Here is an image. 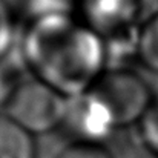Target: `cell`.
<instances>
[{
  "mask_svg": "<svg viewBox=\"0 0 158 158\" xmlns=\"http://www.w3.org/2000/svg\"><path fill=\"white\" fill-rule=\"evenodd\" d=\"M20 52L32 77L66 98L88 91L106 71L103 40L71 12L28 20Z\"/></svg>",
  "mask_w": 158,
  "mask_h": 158,
  "instance_id": "cell-1",
  "label": "cell"
},
{
  "mask_svg": "<svg viewBox=\"0 0 158 158\" xmlns=\"http://www.w3.org/2000/svg\"><path fill=\"white\" fill-rule=\"evenodd\" d=\"M88 92L114 131L138 124L151 102V88L132 69H106Z\"/></svg>",
  "mask_w": 158,
  "mask_h": 158,
  "instance_id": "cell-2",
  "label": "cell"
},
{
  "mask_svg": "<svg viewBox=\"0 0 158 158\" xmlns=\"http://www.w3.org/2000/svg\"><path fill=\"white\" fill-rule=\"evenodd\" d=\"M66 105L64 95L45 81L29 77L20 80L2 115L35 138L61 127Z\"/></svg>",
  "mask_w": 158,
  "mask_h": 158,
  "instance_id": "cell-3",
  "label": "cell"
},
{
  "mask_svg": "<svg viewBox=\"0 0 158 158\" xmlns=\"http://www.w3.org/2000/svg\"><path fill=\"white\" fill-rule=\"evenodd\" d=\"M141 0H80L81 22L102 40L140 26Z\"/></svg>",
  "mask_w": 158,
  "mask_h": 158,
  "instance_id": "cell-4",
  "label": "cell"
},
{
  "mask_svg": "<svg viewBox=\"0 0 158 158\" xmlns=\"http://www.w3.org/2000/svg\"><path fill=\"white\" fill-rule=\"evenodd\" d=\"M61 127L80 143H97L110 137L115 131L88 91L68 98Z\"/></svg>",
  "mask_w": 158,
  "mask_h": 158,
  "instance_id": "cell-5",
  "label": "cell"
},
{
  "mask_svg": "<svg viewBox=\"0 0 158 158\" xmlns=\"http://www.w3.org/2000/svg\"><path fill=\"white\" fill-rule=\"evenodd\" d=\"M35 140L0 114V158H35Z\"/></svg>",
  "mask_w": 158,
  "mask_h": 158,
  "instance_id": "cell-6",
  "label": "cell"
},
{
  "mask_svg": "<svg viewBox=\"0 0 158 158\" xmlns=\"http://www.w3.org/2000/svg\"><path fill=\"white\" fill-rule=\"evenodd\" d=\"M138 61L158 75V12L152 14L138 29Z\"/></svg>",
  "mask_w": 158,
  "mask_h": 158,
  "instance_id": "cell-7",
  "label": "cell"
},
{
  "mask_svg": "<svg viewBox=\"0 0 158 158\" xmlns=\"http://www.w3.org/2000/svg\"><path fill=\"white\" fill-rule=\"evenodd\" d=\"M138 131L144 149L158 158V80L154 89H151V102L138 123Z\"/></svg>",
  "mask_w": 158,
  "mask_h": 158,
  "instance_id": "cell-8",
  "label": "cell"
},
{
  "mask_svg": "<svg viewBox=\"0 0 158 158\" xmlns=\"http://www.w3.org/2000/svg\"><path fill=\"white\" fill-rule=\"evenodd\" d=\"M17 43V20L8 0H0V61L6 60Z\"/></svg>",
  "mask_w": 158,
  "mask_h": 158,
  "instance_id": "cell-9",
  "label": "cell"
},
{
  "mask_svg": "<svg viewBox=\"0 0 158 158\" xmlns=\"http://www.w3.org/2000/svg\"><path fill=\"white\" fill-rule=\"evenodd\" d=\"M55 158H112V155L102 144L72 141L64 146Z\"/></svg>",
  "mask_w": 158,
  "mask_h": 158,
  "instance_id": "cell-10",
  "label": "cell"
},
{
  "mask_svg": "<svg viewBox=\"0 0 158 158\" xmlns=\"http://www.w3.org/2000/svg\"><path fill=\"white\" fill-rule=\"evenodd\" d=\"M19 83L20 78H17L14 69L6 63V60L0 61V114H3Z\"/></svg>",
  "mask_w": 158,
  "mask_h": 158,
  "instance_id": "cell-11",
  "label": "cell"
}]
</instances>
